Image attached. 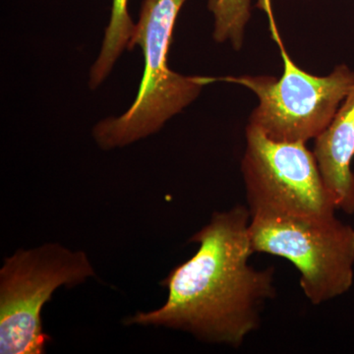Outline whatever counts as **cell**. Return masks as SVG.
Returning a JSON list of instances; mask_svg holds the SVG:
<instances>
[{"mask_svg": "<svg viewBox=\"0 0 354 354\" xmlns=\"http://www.w3.org/2000/svg\"><path fill=\"white\" fill-rule=\"evenodd\" d=\"M250 212L235 206L216 212L190 241L199 243L189 260L160 283L167 299L160 308L137 312L124 325L183 330L200 341L239 348L260 326L261 312L276 295L274 269H254Z\"/></svg>", "mask_w": 354, "mask_h": 354, "instance_id": "cell-1", "label": "cell"}, {"mask_svg": "<svg viewBox=\"0 0 354 354\" xmlns=\"http://www.w3.org/2000/svg\"><path fill=\"white\" fill-rule=\"evenodd\" d=\"M313 153L337 209L354 214V91L329 127L316 137Z\"/></svg>", "mask_w": 354, "mask_h": 354, "instance_id": "cell-7", "label": "cell"}, {"mask_svg": "<svg viewBox=\"0 0 354 354\" xmlns=\"http://www.w3.org/2000/svg\"><path fill=\"white\" fill-rule=\"evenodd\" d=\"M185 1L144 0L128 46L132 50L138 44L143 50V78L127 113L100 121L93 130L95 142L104 150L129 145L158 131L169 118L189 106L205 85L216 80L181 75L167 64L172 31Z\"/></svg>", "mask_w": 354, "mask_h": 354, "instance_id": "cell-2", "label": "cell"}, {"mask_svg": "<svg viewBox=\"0 0 354 354\" xmlns=\"http://www.w3.org/2000/svg\"><path fill=\"white\" fill-rule=\"evenodd\" d=\"M258 7L269 16L270 19L272 17V0H258Z\"/></svg>", "mask_w": 354, "mask_h": 354, "instance_id": "cell-10", "label": "cell"}, {"mask_svg": "<svg viewBox=\"0 0 354 354\" xmlns=\"http://www.w3.org/2000/svg\"><path fill=\"white\" fill-rule=\"evenodd\" d=\"M128 0H113L111 21L106 30L101 53L90 72V88H95L109 76L122 51L128 48L135 24L127 9Z\"/></svg>", "mask_w": 354, "mask_h": 354, "instance_id": "cell-8", "label": "cell"}, {"mask_svg": "<svg viewBox=\"0 0 354 354\" xmlns=\"http://www.w3.org/2000/svg\"><path fill=\"white\" fill-rule=\"evenodd\" d=\"M305 144L274 141L258 128L247 127L241 172L250 215L335 216L334 199L324 183L315 155Z\"/></svg>", "mask_w": 354, "mask_h": 354, "instance_id": "cell-6", "label": "cell"}, {"mask_svg": "<svg viewBox=\"0 0 354 354\" xmlns=\"http://www.w3.org/2000/svg\"><path fill=\"white\" fill-rule=\"evenodd\" d=\"M95 271L83 251L58 243L19 249L0 270V353L43 354L50 341L41 313L60 286L81 285Z\"/></svg>", "mask_w": 354, "mask_h": 354, "instance_id": "cell-3", "label": "cell"}, {"mask_svg": "<svg viewBox=\"0 0 354 354\" xmlns=\"http://www.w3.org/2000/svg\"><path fill=\"white\" fill-rule=\"evenodd\" d=\"M271 28L283 60L281 78L245 75L223 80L244 86L257 95L259 104L249 124L274 141L306 143L329 127L342 102L353 92L354 71L342 64L328 76L307 73L291 60L276 25Z\"/></svg>", "mask_w": 354, "mask_h": 354, "instance_id": "cell-5", "label": "cell"}, {"mask_svg": "<svg viewBox=\"0 0 354 354\" xmlns=\"http://www.w3.org/2000/svg\"><path fill=\"white\" fill-rule=\"evenodd\" d=\"M253 252L285 258L300 274V286L312 304L348 292L354 279V228L337 220L251 214Z\"/></svg>", "mask_w": 354, "mask_h": 354, "instance_id": "cell-4", "label": "cell"}, {"mask_svg": "<svg viewBox=\"0 0 354 354\" xmlns=\"http://www.w3.org/2000/svg\"><path fill=\"white\" fill-rule=\"evenodd\" d=\"M250 0H209V7L216 17V31L230 32L243 28L248 19Z\"/></svg>", "mask_w": 354, "mask_h": 354, "instance_id": "cell-9", "label": "cell"}]
</instances>
